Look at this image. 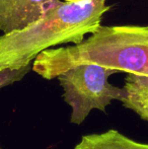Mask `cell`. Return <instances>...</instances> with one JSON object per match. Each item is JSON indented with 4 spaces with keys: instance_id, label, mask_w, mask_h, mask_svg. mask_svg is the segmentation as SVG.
I'll use <instances>...</instances> for the list:
<instances>
[{
    "instance_id": "6da1fadb",
    "label": "cell",
    "mask_w": 148,
    "mask_h": 149,
    "mask_svg": "<svg viewBox=\"0 0 148 149\" xmlns=\"http://www.w3.org/2000/svg\"><path fill=\"white\" fill-rule=\"evenodd\" d=\"M109 0H50L44 13L22 30L0 36V71L30 65L41 52L62 44H79L101 26Z\"/></svg>"
},
{
    "instance_id": "7a4b0ae2",
    "label": "cell",
    "mask_w": 148,
    "mask_h": 149,
    "mask_svg": "<svg viewBox=\"0 0 148 149\" xmlns=\"http://www.w3.org/2000/svg\"><path fill=\"white\" fill-rule=\"evenodd\" d=\"M85 63L148 76V26H101L81 43L41 52L33 61L32 70L52 80Z\"/></svg>"
},
{
    "instance_id": "3957f363",
    "label": "cell",
    "mask_w": 148,
    "mask_h": 149,
    "mask_svg": "<svg viewBox=\"0 0 148 149\" xmlns=\"http://www.w3.org/2000/svg\"><path fill=\"white\" fill-rule=\"evenodd\" d=\"M116 73L118 71L115 69L85 63L71 67L58 75L64 102L71 108L70 123L80 125L91 111L106 113L107 107L113 100H122L125 95L124 88L109 82L110 76Z\"/></svg>"
},
{
    "instance_id": "277c9868",
    "label": "cell",
    "mask_w": 148,
    "mask_h": 149,
    "mask_svg": "<svg viewBox=\"0 0 148 149\" xmlns=\"http://www.w3.org/2000/svg\"><path fill=\"white\" fill-rule=\"evenodd\" d=\"M50 0H0V31L22 30L37 20Z\"/></svg>"
},
{
    "instance_id": "5b68a950",
    "label": "cell",
    "mask_w": 148,
    "mask_h": 149,
    "mask_svg": "<svg viewBox=\"0 0 148 149\" xmlns=\"http://www.w3.org/2000/svg\"><path fill=\"white\" fill-rule=\"evenodd\" d=\"M74 149H148V143L136 141L118 130L110 129L81 136Z\"/></svg>"
},
{
    "instance_id": "8992f818",
    "label": "cell",
    "mask_w": 148,
    "mask_h": 149,
    "mask_svg": "<svg viewBox=\"0 0 148 149\" xmlns=\"http://www.w3.org/2000/svg\"><path fill=\"white\" fill-rule=\"evenodd\" d=\"M123 88L122 104L148 123V76L127 73Z\"/></svg>"
},
{
    "instance_id": "52a82bcc",
    "label": "cell",
    "mask_w": 148,
    "mask_h": 149,
    "mask_svg": "<svg viewBox=\"0 0 148 149\" xmlns=\"http://www.w3.org/2000/svg\"><path fill=\"white\" fill-rule=\"evenodd\" d=\"M31 70H32V64L18 69H6L0 71V89L20 81Z\"/></svg>"
},
{
    "instance_id": "ba28073f",
    "label": "cell",
    "mask_w": 148,
    "mask_h": 149,
    "mask_svg": "<svg viewBox=\"0 0 148 149\" xmlns=\"http://www.w3.org/2000/svg\"><path fill=\"white\" fill-rule=\"evenodd\" d=\"M66 2H80V1H84V0H64Z\"/></svg>"
},
{
    "instance_id": "9c48e42d",
    "label": "cell",
    "mask_w": 148,
    "mask_h": 149,
    "mask_svg": "<svg viewBox=\"0 0 148 149\" xmlns=\"http://www.w3.org/2000/svg\"><path fill=\"white\" fill-rule=\"evenodd\" d=\"M0 149H1V147H0Z\"/></svg>"
}]
</instances>
